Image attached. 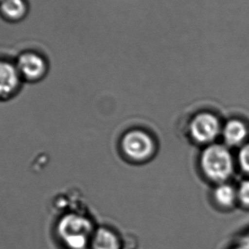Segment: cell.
<instances>
[{"mask_svg":"<svg viewBox=\"0 0 249 249\" xmlns=\"http://www.w3.org/2000/svg\"><path fill=\"white\" fill-rule=\"evenodd\" d=\"M22 83L14 61L0 57V100L16 96Z\"/></svg>","mask_w":249,"mask_h":249,"instance_id":"6","label":"cell"},{"mask_svg":"<svg viewBox=\"0 0 249 249\" xmlns=\"http://www.w3.org/2000/svg\"><path fill=\"white\" fill-rule=\"evenodd\" d=\"M94 231L92 222L83 212L64 213L56 225L59 240L67 249H87Z\"/></svg>","mask_w":249,"mask_h":249,"instance_id":"1","label":"cell"},{"mask_svg":"<svg viewBox=\"0 0 249 249\" xmlns=\"http://www.w3.org/2000/svg\"><path fill=\"white\" fill-rule=\"evenodd\" d=\"M248 249L247 248H246L245 246L242 245L240 246V247H237V248H235V249Z\"/></svg>","mask_w":249,"mask_h":249,"instance_id":"14","label":"cell"},{"mask_svg":"<svg viewBox=\"0 0 249 249\" xmlns=\"http://www.w3.org/2000/svg\"><path fill=\"white\" fill-rule=\"evenodd\" d=\"M238 161L242 169L249 174V142L242 146L239 152Z\"/></svg>","mask_w":249,"mask_h":249,"instance_id":"12","label":"cell"},{"mask_svg":"<svg viewBox=\"0 0 249 249\" xmlns=\"http://www.w3.org/2000/svg\"><path fill=\"white\" fill-rule=\"evenodd\" d=\"M201 166L209 179L221 183L231 176L234 161L231 154L225 146L211 144L201 154Z\"/></svg>","mask_w":249,"mask_h":249,"instance_id":"2","label":"cell"},{"mask_svg":"<svg viewBox=\"0 0 249 249\" xmlns=\"http://www.w3.org/2000/svg\"><path fill=\"white\" fill-rule=\"evenodd\" d=\"M91 249H121V242L117 235L105 227L95 230L90 243Z\"/></svg>","mask_w":249,"mask_h":249,"instance_id":"9","label":"cell"},{"mask_svg":"<svg viewBox=\"0 0 249 249\" xmlns=\"http://www.w3.org/2000/svg\"><path fill=\"white\" fill-rule=\"evenodd\" d=\"M121 146L124 154L135 161H142L152 156L155 144L146 132L134 130L123 137Z\"/></svg>","mask_w":249,"mask_h":249,"instance_id":"4","label":"cell"},{"mask_svg":"<svg viewBox=\"0 0 249 249\" xmlns=\"http://www.w3.org/2000/svg\"><path fill=\"white\" fill-rule=\"evenodd\" d=\"M18 73L23 82L37 83L48 74V59L43 53L35 50H25L14 60Z\"/></svg>","mask_w":249,"mask_h":249,"instance_id":"3","label":"cell"},{"mask_svg":"<svg viewBox=\"0 0 249 249\" xmlns=\"http://www.w3.org/2000/svg\"><path fill=\"white\" fill-rule=\"evenodd\" d=\"M222 132L221 125L214 114L203 112L196 114L190 124V132L193 139L201 143L212 142Z\"/></svg>","mask_w":249,"mask_h":249,"instance_id":"5","label":"cell"},{"mask_svg":"<svg viewBox=\"0 0 249 249\" xmlns=\"http://www.w3.org/2000/svg\"><path fill=\"white\" fill-rule=\"evenodd\" d=\"M222 136L229 146H238L248 136V128L242 121L231 120L222 127Z\"/></svg>","mask_w":249,"mask_h":249,"instance_id":"8","label":"cell"},{"mask_svg":"<svg viewBox=\"0 0 249 249\" xmlns=\"http://www.w3.org/2000/svg\"><path fill=\"white\" fill-rule=\"evenodd\" d=\"M29 9L28 0H2L0 17L9 23H18L28 17Z\"/></svg>","mask_w":249,"mask_h":249,"instance_id":"7","label":"cell"},{"mask_svg":"<svg viewBox=\"0 0 249 249\" xmlns=\"http://www.w3.org/2000/svg\"><path fill=\"white\" fill-rule=\"evenodd\" d=\"M237 197L242 204L249 207V179L242 181L237 189Z\"/></svg>","mask_w":249,"mask_h":249,"instance_id":"11","label":"cell"},{"mask_svg":"<svg viewBox=\"0 0 249 249\" xmlns=\"http://www.w3.org/2000/svg\"><path fill=\"white\" fill-rule=\"evenodd\" d=\"M243 245L245 246V247H246V248H247V249H249V238H248V239H247V240H246L245 243H244V244H243Z\"/></svg>","mask_w":249,"mask_h":249,"instance_id":"13","label":"cell"},{"mask_svg":"<svg viewBox=\"0 0 249 249\" xmlns=\"http://www.w3.org/2000/svg\"><path fill=\"white\" fill-rule=\"evenodd\" d=\"M214 198L222 207L231 208L238 199L237 190L229 183H219V185L215 189Z\"/></svg>","mask_w":249,"mask_h":249,"instance_id":"10","label":"cell"},{"mask_svg":"<svg viewBox=\"0 0 249 249\" xmlns=\"http://www.w3.org/2000/svg\"><path fill=\"white\" fill-rule=\"evenodd\" d=\"M1 1H2V0H0V2H1Z\"/></svg>","mask_w":249,"mask_h":249,"instance_id":"15","label":"cell"}]
</instances>
